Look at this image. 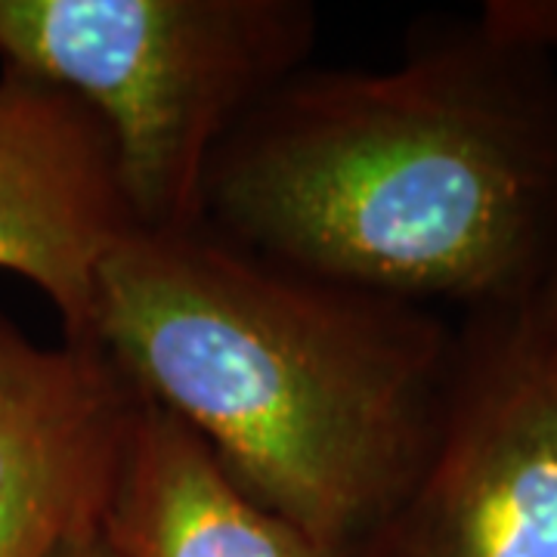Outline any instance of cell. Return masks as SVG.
I'll return each instance as SVG.
<instances>
[{
  "label": "cell",
  "instance_id": "6da1fadb",
  "mask_svg": "<svg viewBox=\"0 0 557 557\" xmlns=\"http://www.w3.org/2000/svg\"><path fill=\"white\" fill-rule=\"evenodd\" d=\"M201 223L424 307L539 298L557 273V0L431 22L384 72L300 69L223 139Z\"/></svg>",
  "mask_w": 557,
  "mask_h": 557
},
{
  "label": "cell",
  "instance_id": "7a4b0ae2",
  "mask_svg": "<svg viewBox=\"0 0 557 557\" xmlns=\"http://www.w3.org/2000/svg\"><path fill=\"white\" fill-rule=\"evenodd\" d=\"M453 335L434 307L319 276L208 223L131 233L94 310V344L137 397L338 557L416 483Z\"/></svg>",
  "mask_w": 557,
  "mask_h": 557
},
{
  "label": "cell",
  "instance_id": "3957f363",
  "mask_svg": "<svg viewBox=\"0 0 557 557\" xmlns=\"http://www.w3.org/2000/svg\"><path fill=\"white\" fill-rule=\"evenodd\" d=\"M317 35L310 0H0V62L100 115L139 230L199 226L223 139Z\"/></svg>",
  "mask_w": 557,
  "mask_h": 557
},
{
  "label": "cell",
  "instance_id": "277c9868",
  "mask_svg": "<svg viewBox=\"0 0 557 557\" xmlns=\"http://www.w3.org/2000/svg\"><path fill=\"white\" fill-rule=\"evenodd\" d=\"M344 557H557V317L536 298L461 313L416 483Z\"/></svg>",
  "mask_w": 557,
  "mask_h": 557
},
{
  "label": "cell",
  "instance_id": "5b68a950",
  "mask_svg": "<svg viewBox=\"0 0 557 557\" xmlns=\"http://www.w3.org/2000/svg\"><path fill=\"white\" fill-rule=\"evenodd\" d=\"M137 230L100 115L65 87L0 65V270L53 304L62 341L94 344L102 267Z\"/></svg>",
  "mask_w": 557,
  "mask_h": 557
},
{
  "label": "cell",
  "instance_id": "8992f818",
  "mask_svg": "<svg viewBox=\"0 0 557 557\" xmlns=\"http://www.w3.org/2000/svg\"><path fill=\"white\" fill-rule=\"evenodd\" d=\"M97 344H35L0 313V557L100 530L139 412Z\"/></svg>",
  "mask_w": 557,
  "mask_h": 557
},
{
  "label": "cell",
  "instance_id": "52a82bcc",
  "mask_svg": "<svg viewBox=\"0 0 557 557\" xmlns=\"http://www.w3.org/2000/svg\"><path fill=\"white\" fill-rule=\"evenodd\" d=\"M100 530L119 557H338L242 493L196 431L146 399Z\"/></svg>",
  "mask_w": 557,
  "mask_h": 557
},
{
  "label": "cell",
  "instance_id": "ba28073f",
  "mask_svg": "<svg viewBox=\"0 0 557 557\" xmlns=\"http://www.w3.org/2000/svg\"><path fill=\"white\" fill-rule=\"evenodd\" d=\"M50 557H119V555H115V548L106 542L102 530H94V533H84V536H75V539H69V542H62L60 548H57Z\"/></svg>",
  "mask_w": 557,
  "mask_h": 557
},
{
  "label": "cell",
  "instance_id": "9c48e42d",
  "mask_svg": "<svg viewBox=\"0 0 557 557\" xmlns=\"http://www.w3.org/2000/svg\"><path fill=\"white\" fill-rule=\"evenodd\" d=\"M536 304L542 307V310H548V313H555L557 317V273L552 276V282L542 288V295L536 298Z\"/></svg>",
  "mask_w": 557,
  "mask_h": 557
}]
</instances>
